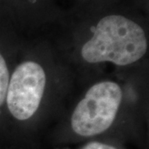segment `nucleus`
Returning a JSON list of instances; mask_svg holds the SVG:
<instances>
[{
	"label": "nucleus",
	"mask_w": 149,
	"mask_h": 149,
	"mask_svg": "<svg viewBox=\"0 0 149 149\" xmlns=\"http://www.w3.org/2000/svg\"><path fill=\"white\" fill-rule=\"evenodd\" d=\"M147 50L143 29L128 17L113 14L99 21L93 36L82 46L80 53L88 63L111 62L124 66L141 60Z\"/></svg>",
	"instance_id": "f257e3e1"
},
{
	"label": "nucleus",
	"mask_w": 149,
	"mask_h": 149,
	"mask_svg": "<svg viewBox=\"0 0 149 149\" xmlns=\"http://www.w3.org/2000/svg\"><path fill=\"white\" fill-rule=\"evenodd\" d=\"M122 99L121 87L116 82L104 80L92 85L72 113L73 131L82 137L104 133L114 121Z\"/></svg>",
	"instance_id": "f03ea898"
},
{
	"label": "nucleus",
	"mask_w": 149,
	"mask_h": 149,
	"mask_svg": "<svg viewBox=\"0 0 149 149\" xmlns=\"http://www.w3.org/2000/svg\"><path fill=\"white\" fill-rule=\"evenodd\" d=\"M47 77L43 67L32 61L18 65L11 76L6 95L12 116L27 120L36 113L46 89Z\"/></svg>",
	"instance_id": "7ed1b4c3"
},
{
	"label": "nucleus",
	"mask_w": 149,
	"mask_h": 149,
	"mask_svg": "<svg viewBox=\"0 0 149 149\" xmlns=\"http://www.w3.org/2000/svg\"><path fill=\"white\" fill-rule=\"evenodd\" d=\"M9 80V71L5 59L0 53V106L5 100Z\"/></svg>",
	"instance_id": "20e7f679"
},
{
	"label": "nucleus",
	"mask_w": 149,
	"mask_h": 149,
	"mask_svg": "<svg viewBox=\"0 0 149 149\" xmlns=\"http://www.w3.org/2000/svg\"><path fill=\"white\" fill-rule=\"evenodd\" d=\"M82 149H116L108 144L98 143V142H92L90 143L86 144Z\"/></svg>",
	"instance_id": "39448f33"
}]
</instances>
